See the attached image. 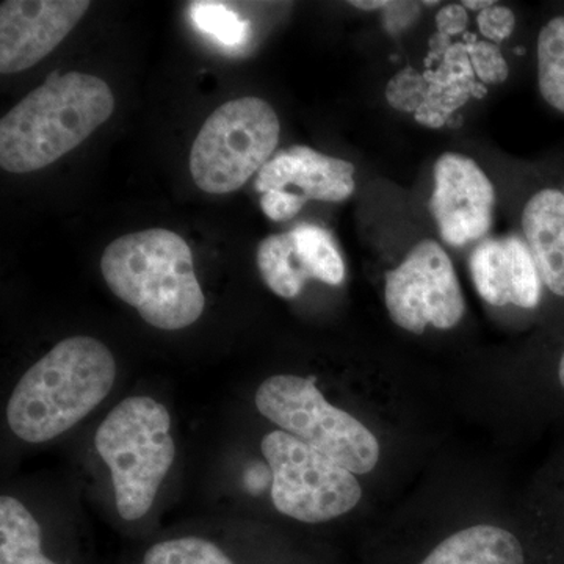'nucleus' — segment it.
<instances>
[{
  "mask_svg": "<svg viewBox=\"0 0 564 564\" xmlns=\"http://www.w3.org/2000/svg\"><path fill=\"white\" fill-rule=\"evenodd\" d=\"M384 302L392 322L414 334H422L429 325L455 328L466 313L454 263L434 240L415 245L406 259L386 274Z\"/></svg>",
  "mask_w": 564,
  "mask_h": 564,
  "instance_id": "6e6552de",
  "label": "nucleus"
},
{
  "mask_svg": "<svg viewBox=\"0 0 564 564\" xmlns=\"http://www.w3.org/2000/svg\"><path fill=\"white\" fill-rule=\"evenodd\" d=\"M350 6L359 10L372 11L386 9V7L391 6V2H383V0H369V2H366V0H356V2H350Z\"/></svg>",
  "mask_w": 564,
  "mask_h": 564,
  "instance_id": "393cba45",
  "label": "nucleus"
},
{
  "mask_svg": "<svg viewBox=\"0 0 564 564\" xmlns=\"http://www.w3.org/2000/svg\"><path fill=\"white\" fill-rule=\"evenodd\" d=\"M467 24H469V17H467V11L462 3L444 7V9L437 11L436 28L445 36L459 35V33L466 31Z\"/></svg>",
  "mask_w": 564,
  "mask_h": 564,
  "instance_id": "b1692460",
  "label": "nucleus"
},
{
  "mask_svg": "<svg viewBox=\"0 0 564 564\" xmlns=\"http://www.w3.org/2000/svg\"><path fill=\"white\" fill-rule=\"evenodd\" d=\"M291 236L310 280L340 285L345 280V263L332 232L313 223H300Z\"/></svg>",
  "mask_w": 564,
  "mask_h": 564,
  "instance_id": "f3484780",
  "label": "nucleus"
},
{
  "mask_svg": "<svg viewBox=\"0 0 564 564\" xmlns=\"http://www.w3.org/2000/svg\"><path fill=\"white\" fill-rule=\"evenodd\" d=\"M101 272L110 291L154 328H187L206 307L191 247L169 229L113 240L104 251Z\"/></svg>",
  "mask_w": 564,
  "mask_h": 564,
  "instance_id": "7ed1b4c3",
  "label": "nucleus"
},
{
  "mask_svg": "<svg viewBox=\"0 0 564 564\" xmlns=\"http://www.w3.org/2000/svg\"><path fill=\"white\" fill-rule=\"evenodd\" d=\"M258 269L267 288L285 300L299 296L310 281L291 231L273 234L259 243Z\"/></svg>",
  "mask_w": 564,
  "mask_h": 564,
  "instance_id": "dca6fc26",
  "label": "nucleus"
},
{
  "mask_svg": "<svg viewBox=\"0 0 564 564\" xmlns=\"http://www.w3.org/2000/svg\"><path fill=\"white\" fill-rule=\"evenodd\" d=\"M425 82L421 74L414 69L406 68L403 73L397 74L388 85L386 98L395 109L403 111L421 110L425 99Z\"/></svg>",
  "mask_w": 564,
  "mask_h": 564,
  "instance_id": "412c9836",
  "label": "nucleus"
},
{
  "mask_svg": "<svg viewBox=\"0 0 564 564\" xmlns=\"http://www.w3.org/2000/svg\"><path fill=\"white\" fill-rule=\"evenodd\" d=\"M95 445L110 469L118 513L143 518L176 455L169 410L151 397H129L99 425Z\"/></svg>",
  "mask_w": 564,
  "mask_h": 564,
  "instance_id": "20e7f679",
  "label": "nucleus"
},
{
  "mask_svg": "<svg viewBox=\"0 0 564 564\" xmlns=\"http://www.w3.org/2000/svg\"><path fill=\"white\" fill-rule=\"evenodd\" d=\"M538 88L552 109L564 115V14L551 18L536 41Z\"/></svg>",
  "mask_w": 564,
  "mask_h": 564,
  "instance_id": "a211bd4d",
  "label": "nucleus"
},
{
  "mask_svg": "<svg viewBox=\"0 0 564 564\" xmlns=\"http://www.w3.org/2000/svg\"><path fill=\"white\" fill-rule=\"evenodd\" d=\"M494 207L492 182L474 159L456 152L437 159L430 210L445 243L464 247L484 239L492 226Z\"/></svg>",
  "mask_w": 564,
  "mask_h": 564,
  "instance_id": "9d476101",
  "label": "nucleus"
},
{
  "mask_svg": "<svg viewBox=\"0 0 564 564\" xmlns=\"http://www.w3.org/2000/svg\"><path fill=\"white\" fill-rule=\"evenodd\" d=\"M256 408L282 432L329 456L352 474H369L380 459L375 434L347 411L328 403L315 378L274 375L256 391Z\"/></svg>",
  "mask_w": 564,
  "mask_h": 564,
  "instance_id": "39448f33",
  "label": "nucleus"
},
{
  "mask_svg": "<svg viewBox=\"0 0 564 564\" xmlns=\"http://www.w3.org/2000/svg\"><path fill=\"white\" fill-rule=\"evenodd\" d=\"M563 193H564V184H563V188H562Z\"/></svg>",
  "mask_w": 564,
  "mask_h": 564,
  "instance_id": "cd10ccee",
  "label": "nucleus"
},
{
  "mask_svg": "<svg viewBox=\"0 0 564 564\" xmlns=\"http://www.w3.org/2000/svg\"><path fill=\"white\" fill-rule=\"evenodd\" d=\"M470 274L481 299L492 306L511 303L522 310L540 306L543 281L524 237L485 239L474 248Z\"/></svg>",
  "mask_w": 564,
  "mask_h": 564,
  "instance_id": "f8f14e48",
  "label": "nucleus"
},
{
  "mask_svg": "<svg viewBox=\"0 0 564 564\" xmlns=\"http://www.w3.org/2000/svg\"><path fill=\"white\" fill-rule=\"evenodd\" d=\"M355 165L310 147L285 148L258 173L256 192L270 220L289 221L307 202L340 203L355 192Z\"/></svg>",
  "mask_w": 564,
  "mask_h": 564,
  "instance_id": "1a4fd4ad",
  "label": "nucleus"
},
{
  "mask_svg": "<svg viewBox=\"0 0 564 564\" xmlns=\"http://www.w3.org/2000/svg\"><path fill=\"white\" fill-rule=\"evenodd\" d=\"M478 29L489 43H500L513 33L516 17L507 7L492 6L480 11L477 18Z\"/></svg>",
  "mask_w": 564,
  "mask_h": 564,
  "instance_id": "5701e85b",
  "label": "nucleus"
},
{
  "mask_svg": "<svg viewBox=\"0 0 564 564\" xmlns=\"http://www.w3.org/2000/svg\"><path fill=\"white\" fill-rule=\"evenodd\" d=\"M522 236L536 263L544 288L564 299V193L544 187L522 210Z\"/></svg>",
  "mask_w": 564,
  "mask_h": 564,
  "instance_id": "ddd939ff",
  "label": "nucleus"
},
{
  "mask_svg": "<svg viewBox=\"0 0 564 564\" xmlns=\"http://www.w3.org/2000/svg\"><path fill=\"white\" fill-rule=\"evenodd\" d=\"M115 110L107 82L90 74H51L0 121V166L9 173L46 169L84 143Z\"/></svg>",
  "mask_w": 564,
  "mask_h": 564,
  "instance_id": "f257e3e1",
  "label": "nucleus"
},
{
  "mask_svg": "<svg viewBox=\"0 0 564 564\" xmlns=\"http://www.w3.org/2000/svg\"><path fill=\"white\" fill-rule=\"evenodd\" d=\"M261 451L272 473L274 507L289 518L318 524L350 513L361 500L355 474L292 434H267Z\"/></svg>",
  "mask_w": 564,
  "mask_h": 564,
  "instance_id": "0eeeda50",
  "label": "nucleus"
},
{
  "mask_svg": "<svg viewBox=\"0 0 564 564\" xmlns=\"http://www.w3.org/2000/svg\"><path fill=\"white\" fill-rule=\"evenodd\" d=\"M556 375H558L560 384H562V388L564 389V351L562 352V356H560L558 370H556Z\"/></svg>",
  "mask_w": 564,
  "mask_h": 564,
  "instance_id": "bb28decb",
  "label": "nucleus"
},
{
  "mask_svg": "<svg viewBox=\"0 0 564 564\" xmlns=\"http://www.w3.org/2000/svg\"><path fill=\"white\" fill-rule=\"evenodd\" d=\"M470 62L478 79L485 84H502L508 79L510 68L497 44L489 41L475 43L469 50Z\"/></svg>",
  "mask_w": 564,
  "mask_h": 564,
  "instance_id": "4be33fe9",
  "label": "nucleus"
},
{
  "mask_svg": "<svg viewBox=\"0 0 564 564\" xmlns=\"http://www.w3.org/2000/svg\"><path fill=\"white\" fill-rule=\"evenodd\" d=\"M117 362L107 345L88 336L62 340L33 364L11 393L7 422L25 443L68 432L109 395Z\"/></svg>",
  "mask_w": 564,
  "mask_h": 564,
  "instance_id": "f03ea898",
  "label": "nucleus"
},
{
  "mask_svg": "<svg viewBox=\"0 0 564 564\" xmlns=\"http://www.w3.org/2000/svg\"><path fill=\"white\" fill-rule=\"evenodd\" d=\"M421 564H525V554L513 533L480 524L445 538Z\"/></svg>",
  "mask_w": 564,
  "mask_h": 564,
  "instance_id": "4468645a",
  "label": "nucleus"
},
{
  "mask_svg": "<svg viewBox=\"0 0 564 564\" xmlns=\"http://www.w3.org/2000/svg\"><path fill=\"white\" fill-rule=\"evenodd\" d=\"M85 0H7L0 6V73L35 66L90 9Z\"/></svg>",
  "mask_w": 564,
  "mask_h": 564,
  "instance_id": "9b49d317",
  "label": "nucleus"
},
{
  "mask_svg": "<svg viewBox=\"0 0 564 564\" xmlns=\"http://www.w3.org/2000/svg\"><path fill=\"white\" fill-rule=\"evenodd\" d=\"M141 564H234L220 547L203 538H177L152 545Z\"/></svg>",
  "mask_w": 564,
  "mask_h": 564,
  "instance_id": "aec40b11",
  "label": "nucleus"
},
{
  "mask_svg": "<svg viewBox=\"0 0 564 564\" xmlns=\"http://www.w3.org/2000/svg\"><path fill=\"white\" fill-rule=\"evenodd\" d=\"M0 564H57L41 551L36 519L10 496L0 499Z\"/></svg>",
  "mask_w": 564,
  "mask_h": 564,
  "instance_id": "2eb2a0df",
  "label": "nucleus"
},
{
  "mask_svg": "<svg viewBox=\"0 0 564 564\" xmlns=\"http://www.w3.org/2000/svg\"><path fill=\"white\" fill-rule=\"evenodd\" d=\"M192 21L199 32L228 50L242 47L250 35V22L223 2H195L191 7Z\"/></svg>",
  "mask_w": 564,
  "mask_h": 564,
  "instance_id": "6ab92c4d",
  "label": "nucleus"
},
{
  "mask_svg": "<svg viewBox=\"0 0 564 564\" xmlns=\"http://www.w3.org/2000/svg\"><path fill=\"white\" fill-rule=\"evenodd\" d=\"M281 124L269 102L256 96L223 104L193 141L191 173L210 195L239 191L261 172L280 143Z\"/></svg>",
  "mask_w": 564,
  "mask_h": 564,
  "instance_id": "423d86ee",
  "label": "nucleus"
},
{
  "mask_svg": "<svg viewBox=\"0 0 564 564\" xmlns=\"http://www.w3.org/2000/svg\"><path fill=\"white\" fill-rule=\"evenodd\" d=\"M462 6L464 9L484 11L489 9V7L496 6V2H492V0H464Z\"/></svg>",
  "mask_w": 564,
  "mask_h": 564,
  "instance_id": "a878e982",
  "label": "nucleus"
}]
</instances>
